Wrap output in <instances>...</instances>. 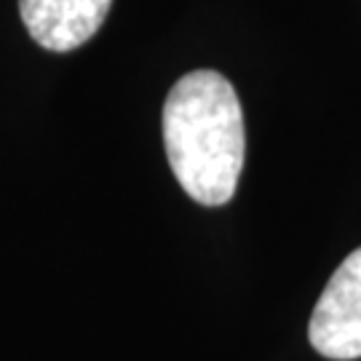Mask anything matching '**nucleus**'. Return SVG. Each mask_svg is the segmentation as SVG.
<instances>
[{"label": "nucleus", "mask_w": 361, "mask_h": 361, "mask_svg": "<svg viewBox=\"0 0 361 361\" xmlns=\"http://www.w3.org/2000/svg\"><path fill=\"white\" fill-rule=\"evenodd\" d=\"M164 145L185 193L204 207L228 204L246 153L244 113L231 80L214 70L182 75L164 104Z\"/></svg>", "instance_id": "obj_1"}, {"label": "nucleus", "mask_w": 361, "mask_h": 361, "mask_svg": "<svg viewBox=\"0 0 361 361\" xmlns=\"http://www.w3.org/2000/svg\"><path fill=\"white\" fill-rule=\"evenodd\" d=\"M113 0H19L30 38L46 51H73L102 27Z\"/></svg>", "instance_id": "obj_3"}, {"label": "nucleus", "mask_w": 361, "mask_h": 361, "mask_svg": "<svg viewBox=\"0 0 361 361\" xmlns=\"http://www.w3.org/2000/svg\"><path fill=\"white\" fill-rule=\"evenodd\" d=\"M308 340L324 359H361V246L324 286L310 316Z\"/></svg>", "instance_id": "obj_2"}]
</instances>
